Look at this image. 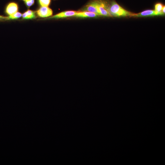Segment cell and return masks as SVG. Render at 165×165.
<instances>
[{
  "label": "cell",
  "instance_id": "obj_15",
  "mask_svg": "<svg viewBox=\"0 0 165 165\" xmlns=\"http://www.w3.org/2000/svg\"><path fill=\"white\" fill-rule=\"evenodd\" d=\"M165 6H164L162 10V13L164 15L165 14Z\"/></svg>",
  "mask_w": 165,
  "mask_h": 165
},
{
  "label": "cell",
  "instance_id": "obj_7",
  "mask_svg": "<svg viewBox=\"0 0 165 165\" xmlns=\"http://www.w3.org/2000/svg\"><path fill=\"white\" fill-rule=\"evenodd\" d=\"M18 10L17 4L16 3L12 2L9 3L7 6L6 9V12L9 16L16 13Z\"/></svg>",
  "mask_w": 165,
  "mask_h": 165
},
{
  "label": "cell",
  "instance_id": "obj_13",
  "mask_svg": "<svg viewBox=\"0 0 165 165\" xmlns=\"http://www.w3.org/2000/svg\"><path fill=\"white\" fill-rule=\"evenodd\" d=\"M24 2L26 6L29 7L34 4V0H25Z\"/></svg>",
  "mask_w": 165,
  "mask_h": 165
},
{
  "label": "cell",
  "instance_id": "obj_9",
  "mask_svg": "<svg viewBox=\"0 0 165 165\" xmlns=\"http://www.w3.org/2000/svg\"><path fill=\"white\" fill-rule=\"evenodd\" d=\"M23 19H35L36 17L35 12L32 10H28L22 14Z\"/></svg>",
  "mask_w": 165,
  "mask_h": 165
},
{
  "label": "cell",
  "instance_id": "obj_16",
  "mask_svg": "<svg viewBox=\"0 0 165 165\" xmlns=\"http://www.w3.org/2000/svg\"><path fill=\"white\" fill-rule=\"evenodd\" d=\"M23 0V1H24L25 0Z\"/></svg>",
  "mask_w": 165,
  "mask_h": 165
},
{
  "label": "cell",
  "instance_id": "obj_1",
  "mask_svg": "<svg viewBox=\"0 0 165 165\" xmlns=\"http://www.w3.org/2000/svg\"><path fill=\"white\" fill-rule=\"evenodd\" d=\"M107 5L108 11L111 16H133L134 14L123 8L114 0L111 1Z\"/></svg>",
  "mask_w": 165,
  "mask_h": 165
},
{
  "label": "cell",
  "instance_id": "obj_6",
  "mask_svg": "<svg viewBox=\"0 0 165 165\" xmlns=\"http://www.w3.org/2000/svg\"><path fill=\"white\" fill-rule=\"evenodd\" d=\"M154 16H159L158 14L154 10H147L137 14L134 13L133 16L145 17Z\"/></svg>",
  "mask_w": 165,
  "mask_h": 165
},
{
  "label": "cell",
  "instance_id": "obj_12",
  "mask_svg": "<svg viewBox=\"0 0 165 165\" xmlns=\"http://www.w3.org/2000/svg\"><path fill=\"white\" fill-rule=\"evenodd\" d=\"M51 0H38L39 4L42 6L48 7L49 5Z\"/></svg>",
  "mask_w": 165,
  "mask_h": 165
},
{
  "label": "cell",
  "instance_id": "obj_8",
  "mask_svg": "<svg viewBox=\"0 0 165 165\" xmlns=\"http://www.w3.org/2000/svg\"><path fill=\"white\" fill-rule=\"evenodd\" d=\"M99 16L96 13L86 11H78L74 16L79 18H94Z\"/></svg>",
  "mask_w": 165,
  "mask_h": 165
},
{
  "label": "cell",
  "instance_id": "obj_3",
  "mask_svg": "<svg viewBox=\"0 0 165 165\" xmlns=\"http://www.w3.org/2000/svg\"><path fill=\"white\" fill-rule=\"evenodd\" d=\"M53 12L48 7L42 6L36 11L37 15L41 17H47L52 16Z\"/></svg>",
  "mask_w": 165,
  "mask_h": 165
},
{
  "label": "cell",
  "instance_id": "obj_11",
  "mask_svg": "<svg viewBox=\"0 0 165 165\" xmlns=\"http://www.w3.org/2000/svg\"><path fill=\"white\" fill-rule=\"evenodd\" d=\"M22 16L21 13L17 12L7 17V20L17 19L20 17Z\"/></svg>",
  "mask_w": 165,
  "mask_h": 165
},
{
  "label": "cell",
  "instance_id": "obj_14",
  "mask_svg": "<svg viewBox=\"0 0 165 165\" xmlns=\"http://www.w3.org/2000/svg\"><path fill=\"white\" fill-rule=\"evenodd\" d=\"M7 17L4 16L0 15V20H7Z\"/></svg>",
  "mask_w": 165,
  "mask_h": 165
},
{
  "label": "cell",
  "instance_id": "obj_4",
  "mask_svg": "<svg viewBox=\"0 0 165 165\" xmlns=\"http://www.w3.org/2000/svg\"><path fill=\"white\" fill-rule=\"evenodd\" d=\"M77 12L73 10L64 11L59 13L53 16H51L49 18L57 19L74 16Z\"/></svg>",
  "mask_w": 165,
  "mask_h": 165
},
{
  "label": "cell",
  "instance_id": "obj_5",
  "mask_svg": "<svg viewBox=\"0 0 165 165\" xmlns=\"http://www.w3.org/2000/svg\"><path fill=\"white\" fill-rule=\"evenodd\" d=\"M85 11L94 13L99 15L97 8V0H94L88 3L84 9Z\"/></svg>",
  "mask_w": 165,
  "mask_h": 165
},
{
  "label": "cell",
  "instance_id": "obj_10",
  "mask_svg": "<svg viewBox=\"0 0 165 165\" xmlns=\"http://www.w3.org/2000/svg\"><path fill=\"white\" fill-rule=\"evenodd\" d=\"M164 6L160 3H156L154 6V10L158 14L159 16H163L162 10Z\"/></svg>",
  "mask_w": 165,
  "mask_h": 165
},
{
  "label": "cell",
  "instance_id": "obj_2",
  "mask_svg": "<svg viewBox=\"0 0 165 165\" xmlns=\"http://www.w3.org/2000/svg\"><path fill=\"white\" fill-rule=\"evenodd\" d=\"M97 2L99 16H111L108 10L107 4L102 1L97 0Z\"/></svg>",
  "mask_w": 165,
  "mask_h": 165
}]
</instances>
